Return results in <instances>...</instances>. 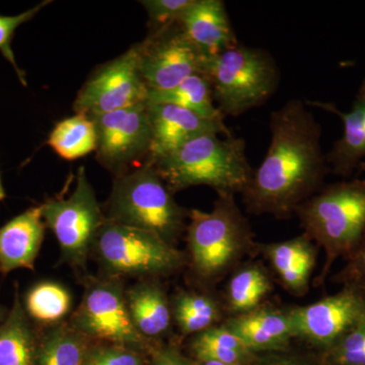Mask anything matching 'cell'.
<instances>
[{
	"instance_id": "6da1fadb",
	"label": "cell",
	"mask_w": 365,
	"mask_h": 365,
	"mask_svg": "<svg viewBox=\"0 0 365 365\" xmlns=\"http://www.w3.org/2000/svg\"><path fill=\"white\" fill-rule=\"evenodd\" d=\"M267 153L242 192L250 213L287 218L322 189L330 173L321 125L302 100L271 113Z\"/></svg>"
},
{
	"instance_id": "7a4b0ae2",
	"label": "cell",
	"mask_w": 365,
	"mask_h": 365,
	"mask_svg": "<svg viewBox=\"0 0 365 365\" xmlns=\"http://www.w3.org/2000/svg\"><path fill=\"white\" fill-rule=\"evenodd\" d=\"M150 163L173 193L207 186L217 194H242L254 173L247 158L246 143L232 134L196 137Z\"/></svg>"
},
{
	"instance_id": "3957f363",
	"label": "cell",
	"mask_w": 365,
	"mask_h": 365,
	"mask_svg": "<svg viewBox=\"0 0 365 365\" xmlns=\"http://www.w3.org/2000/svg\"><path fill=\"white\" fill-rule=\"evenodd\" d=\"M189 220L191 267L205 282H217L242 265L245 257L258 252L251 225L234 194H218L210 212L192 209Z\"/></svg>"
},
{
	"instance_id": "277c9868",
	"label": "cell",
	"mask_w": 365,
	"mask_h": 365,
	"mask_svg": "<svg viewBox=\"0 0 365 365\" xmlns=\"http://www.w3.org/2000/svg\"><path fill=\"white\" fill-rule=\"evenodd\" d=\"M304 234L325 252L318 284L325 282L333 264L348 258L365 235V179L322 188L295 211Z\"/></svg>"
},
{
	"instance_id": "5b68a950",
	"label": "cell",
	"mask_w": 365,
	"mask_h": 365,
	"mask_svg": "<svg viewBox=\"0 0 365 365\" xmlns=\"http://www.w3.org/2000/svg\"><path fill=\"white\" fill-rule=\"evenodd\" d=\"M189 213L176 202L155 165L146 162L133 172L118 177L107 220L150 232L174 246L186 228L185 220Z\"/></svg>"
},
{
	"instance_id": "8992f818",
	"label": "cell",
	"mask_w": 365,
	"mask_h": 365,
	"mask_svg": "<svg viewBox=\"0 0 365 365\" xmlns=\"http://www.w3.org/2000/svg\"><path fill=\"white\" fill-rule=\"evenodd\" d=\"M203 74L225 117H239L261 107L280 81L279 68L270 53L242 44L206 58Z\"/></svg>"
},
{
	"instance_id": "52a82bcc",
	"label": "cell",
	"mask_w": 365,
	"mask_h": 365,
	"mask_svg": "<svg viewBox=\"0 0 365 365\" xmlns=\"http://www.w3.org/2000/svg\"><path fill=\"white\" fill-rule=\"evenodd\" d=\"M93 250L114 276H167L184 264V255L157 235L109 220L98 232Z\"/></svg>"
},
{
	"instance_id": "ba28073f",
	"label": "cell",
	"mask_w": 365,
	"mask_h": 365,
	"mask_svg": "<svg viewBox=\"0 0 365 365\" xmlns=\"http://www.w3.org/2000/svg\"><path fill=\"white\" fill-rule=\"evenodd\" d=\"M41 207L46 227L56 237L63 260L72 266L85 267L96 237L107 220L85 168H79L71 195L49 199Z\"/></svg>"
},
{
	"instance_id": "9c48e42d",
	"label": "cell",
	"mask_w": 365,
	"mask_h": 365,
	"mask_svg": "<svg viewBox=\"0 0 365 365\" xmlns=\"http://www.w3.org/2000/svg\"><path fill=\"white\" fill-rule=\"evenodd\" d=\"M289 311L295 338L304 340L322 353L365 319V290L342 287L337 294Z\"/></svg>"
},
{
	"instance_id": "30bf717a",
	"label": "cell",
	"mask_w": 365,
	"mask_h": 365,
	"mask_svg": "<svg viewBox=\"0 0 365 365\" xmlns=\"http://www.w3.org/2000/svg\"><path fill=\"white\" fill-rule=\"evenodd\" d=\"M148 98L135 45L96 71L81 88L73 108L86 115L104 114L143 104Z\"/></svg>"
},
{
	"instance_id": "8fae6325",
	"label": "cell",
	"mask_w": 365,
	"mask_h": 365,
	"mask_svg": "<svg viewBox=\"0 0 365 365\" xmlns=\"http://www.w3.org/2000/svg\"><path fill=\"white\" fill-rule=\"evenodd\" d=\"M88 116L95 124L96 153L104 167L122 172L136 160H148L151 129L146 103Z\"/></svg>"
},
{
	"instance_id": "7c38bea8",
	"label": "cell",
	"mask_w": 365,
	"mask_h": 365,
	"mask_svg": "<svg viewBox=\"0 0 365 365\" xmlns=\"http://www.w3.org/2000/svg\"><path fill=\"white\" fill-rule=\"evenodd\" d=\"M137 47L148 91L169 90L189 76L203 74L206 57L185 37L179 24L151 32Z\"/></svg>"
},
{
	"instance_id": "4fadbf2b",
	"label": "cell",
	"mask_w": 365,
	"mask_h": 365,
	"mask_svg": "<svg viewBox=\"0 0 365 365\" xmlns=\"http://www.w3.org/2000/svg\"><path fill=\"white\" fill-rule=\"evenodd\" d=\"M73 328L83 335L120 345L138 346L144 339L132 323L123 287L114 280L88 284L74 314Z\"/></svg>"
},
{
	"instance_id": "5bb4252c",
	"label": "cell",
	"mask_w": 365,
	"mask_h": 365,
	"mask_svg": "<svg viewBox=\"0 0 365 365\" xmlns=\"http://www.w3.org/2000/svg\"><path fill=\"white\" fill-rule=\"evenodd\" d=\"M148 104L151 146L148 162L172 153L182 144L205 134L232 135L223 119H211L178 106L165 103Z\"/></svg>"
},
{
	"instance_id": "9a60e30c",
	"label": "cell",
	"mask_w": 365,
	"mask_h": 365,
	"mask_svg": "<svg viewBox=\"0 0 365 365\" xmlns=\"http://www.w3.org/2000/svg\"><path fill=\"white\" fill-rule=\"evenodd\" d=\"M179 26L206 58L240 44L222 0H194Z\"/></svg>"
},
{
	"instance_id": "2e32d148",
	"label": "cell",
	"mask_w": 365,
	"mask_h": 365,
	"mask_svg": "<svg viewBox=\"0 0 365 365\" xmlns=\"http://www.w3.org/2000/svg\"><path fill=\"white\" fill-rule=\"evenodd\" d=\"M253 353L284 351L295 338L288 309L261 306L223 323Z\"/></svg>"
},
{
	"instance_id": "e0dca14e",
	"label": "cell",
	"mask_w": 365,
	"mask_h": 365,
	"mask_svg": "<svg viewBox=\"0 0 365 365\" xmlns=\"http://www.w3.org/2000/svg\"><path fill=\"white\" fill-rule=\"evenodd\" d=\"M306 104L321 108L342 120L344 130L326 153L327 162L333 174L344 178L352 176L365 160V78L360 83L350 111L341 112L332 103L307 101Z\"/></svg>"
},
{
	"instance_id": "ac0fdd59",
	"label": "cell",
	"mask_w": 365,
	"mask_h": 365,
	"mask_svg": "<svg viewBox=\"0 0 365 365\" xmlns=\"http://www.w3.org/2000/svg\"><path fill=\"white\" fill-rule=\"evenodd\" d=\"M258 252L266 257L287 292L297 297L309 292L318 248L304 232L287 241L258 244Z\"/></svg>"
},
{
	"instance_id": "d6986e66",
	"label": "cell",
	"mask_w": 365,
	"mask_h": 365,
	"mask_svg": "<svg viewBox=\"0 0 365 365\" xmlns=\"http://www.w3.org/2000/svg\"><path fill=\"white\" fill-rule=\"evenodd\" d=\"M42 207H31L0 227V271L34 269L44 240Z\"/></svg>"
},
{
	"instance_id": "ffe728a7",
	"label": "cell",
	"mask_w": 365,
	"mask_h": 365,
	"mask_svg": "<svg viewBox=\"0 0 365 365\" xmlns=\"http://www.w3.org/2000/svg\"><path fill=\"white\" fill-rule=\"evenodd\" d=\"M132 323L143 337H160L169 331L173 312L167 294L155 283H140L126 292Z\"/></svg>"
},
{
	"instance_id": "44dd1931",
	"label": "cell",
	"mask_w": 365,
	"mask_h": 365,
	"mask_svg": "<svg viewBox=\"0 0 365 365\" xmlns=\"http://www.w3.org/2000/svg\"><path fill=\"white\" fill-rule=\"evenodd\" d=\"M272 282L261 264H242L230 276L227 285V311L230 317L258 309L272 292Z\"/></svg>"
},
{
	"instance_id": "7402d4cb",
	"label": "cell",
	"mask_w": 365,
	"mask_h": 365,
	"mask_svg": "<svg viewBox=\"0 0 365 365\" xmlns=\"http://www.w3.org/2000/svg\"><path fill=\"white\" fill-rule=\"evenodd\" d=\"M148 102L175 105L202 117L225 119L215 104L212 88L207 76L201 73L189 76L169 90L148 91Z\"/></svg>"
},
{
	"instance_id": "603a6c76",
	"label": "cell",
	"mask_w": 365,
	"mask_h": 365,
	"mask_svg": "<svg viewBox=\"0 0 365 365\" xmlns=\"http://www.w3.org/2000/svg\"><path fill=\"white\" fill-rule=\"evenodd\" d=\"M32 328L18 295L13 309L0 326V365H35Z\"/></svg>"
},
{
	"instance_id": "cb8c5ba5",
	"label": "cell",
	"mask_w": 365,
	"mask_h": 365,
	"mask_svg": "<svg viewBox=\"0 0 365 365\" xmlns=\"http://www.w3.org/2000/svg\"><path fill=\"white\" fill-rule=\"evenodd\" d=\"M191 347L199 361L248 365L257 357L223 324L197 334Z\"/></svg>"
},
{
	"instance_id": "d4e9b609",
	"label": "cell",
	"mask_w": 365,
	"mask_h": 365,
	"mask_svg": "<svg viewBox=\"0 0 365 365\" xmlns=\"http://www.w3.org/2000/svg\"><path fill=\"white\" fill-rule=\"evenodd\" d=\"M173 317L184 335H193L217 326L222 318L220 302L205 294L181 292L174 297Z\"/></svg>"
},
{
	"instance_id": "484cf974",
	"label": "cell",
	"mask_w": 365,
	"mask_h": 365,
	"mask_svg": "<svg viewBox=\"0 0 365 365\" xmlns=\"http://www.w3.org/2000/svg\"><path fill=\"white\" fill-rule=\"evenodd\" d=\"M48 144L67 160H78L97 150V134L93 120L83 113L62 120L50 133Z\"/></svg>"
},
{
	"instance_id": "4316f807",
	"label": "cell",
	"mask_w": 365,
	"mask_h": 365,
	"mask_svg": "<svg viewBox=\"0 0 365 365\" xmlns=\"http://www.w3.org/2000/svg\"><path fill=\"white\" fill-rule=\"evenodd\" d=\"M83 334L74 328L57 327L50 331L38 353L39 365H85Z\"/></svg>"
},
{
	"instance_id": "83f0119b",
	"label": "cell",
	"mask_w": 365,
	"mask_h": 365,
	"mask_svg": "<svg viewBox=\"0 0 365 365\" xmlns=\"http://www.w3.org/2000/svg\"><path fill=\"white\" fill-rule=\"evenodd\" d=\"M26 307L41 323H56L71 311V297L58 283L41 282L26 295Z\"/></svg>"
},
{
	"instance_id": "f1b7e54d",
	"label": "cell",
	"mask_w": 365,
	"mask_h": 365,
	"mask_svg": "<svg viewBox=\"0 0 365 365\" xmlns=\"http://www.w3.org/2000/svg\"><path fill=\"white\" fill-rule=\"evenodd\" d=\"M323 365H365V319L326 352Z\"/></svg>"
},
{
	"instance_id": "f546056e",
	"label": "cell",
	"mask_w": 365,
	"mask_h": 365,
	"mask_svg": "<svg viewBox=\"0 0 365 365\" xmlns=\"http://www.w3.org/2000/svg\"><path fill=\"white\" fill-rule=\"evenodd\" d=\"M49 4L50 1L41 2L32 9L16 14V16H0V52L2 53L4 58L13 66L16 76L24 86H26V76L16 64V57H14V53L11 49V41H13L14 33L19 26L32 20L34 16H37Z\"/></svg>"
},
{
	"instance_id": "4dcf8cb0",
	"label": "cell",
	"mask_w": 365,
	"mask_h": 365,
	"mask_svg": "<svg viewBox=\"0 0 365 365\" xmlns=\"http://www.w3.org/2000/svg\"><path fill=\"white\" fill-rule=\"evenodd\" d=\"M194 0H145L140 1L148 11L151 32L178 25Z\"/></svg>"
},
{
	"instance_id": "1f68e13d",
	"label": "cell",
	"mask_w": 365,
	"mask_h": 365,
	"mask_svg": "<svg viewBox=\"0 0 365 365\" xmlns=\"http://www.w3.org/2000/svg\"><path fill=\"white\" fill-rule=\"evenodd\" d=\"M334 282L365 290V235L356 249L346 259L344 267L336 274Z\"/></svg>"
},
{
	"instance_id": "d6a6232c",
	"label": "cell",
	"mask_w": 365,
	"mask_h": 365,
	"mask_svg": "<svg viewBox=\"0 0 365 365\" xmlns=\"http://www.w3.org/2000/svg\"><path fill=\"white\" fill-rule=\"evenodd\" d=\"M85 365H141L136 353L119 347L98 348L88 353Z\"/></svg>"
},
{
	"instance_id": "836d02e7",
	"label": "cell",
	"mask_w": 365,
	"mask_h": 365,
	"mask_svg": "<svg viewBox=\"0 0 365 365\" xmlns=\"http://www.w3.org/2000/svg\"><path fill=\"white\" fill-rule=\"evenodd\" d=\"M150 365H190L182 357L180 356L178 353L172 351V350H165L158 353L155 360L151 362Z\"/></svg>"
},
{
	"instance_id": "e575fe53",
	"label": "cell",
	"mask_w": 365,
	"mask_h": 365,
	"mask_svg": "<svg viewBox=\"0 0 365 365\" xmlns=\"http://www.w3.org/2000/svg\"><path fill=\"white\" fill-rule=\"evenodd\" d=\"M248 365H309L300 360L289 359V357H271V359H259L256 357ZM314 365V364H311ZM319 365H323L319 362Z\"/></svg>"
},
{
	"instance_id": "d590c367",
	"label": "cell",
	"mask_w": 365,
	"mask_h": 365,
	"mask_svg": "<svg viewBox=\"0 0 365 365\" xmlns=\"http://www.w3.org/2000/svg\"><path fill=\"white\" fill-rule=\"evenodd\" d=\"M6 198V191H4V186H2L1 178H0V201Z\"/></svg>"
},
{
	"instance_id": "8d00e7d4",
	"label": "cell",
	"mask_w": 365,
	"mask_h": 365,
	"mask_svg": "<svg viewBox=\"0 0 365 365\" xmlns=\"http://www.w3.org/2000/svg\"><path fill=\"white\" fill-rule=\"evenodd\" d=\"M200 365H237V364H225L222 362L215 361H200Z\"/></svg>"
},
{
	"instance_id": "74e56055",
	"label": "cell",
	"mask_w": 365,
	"mask_h": 365,
	"mask_svg": "<svg viewBox=\"0 0 365 365\" xmlns=\"http://www.w3.org/2000/svg\"><path fill=\"white\" fill-rule=\"evenodd\" d=\"M364 165H365V163H364V165H362L361 167H364Z\"/></svg>"
}]
</instances>
